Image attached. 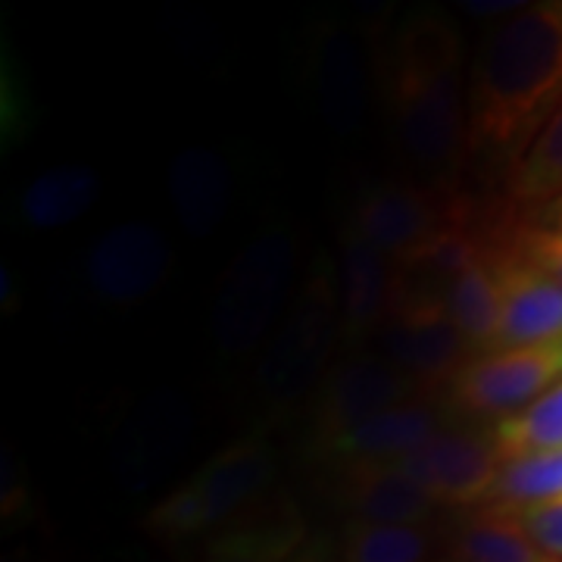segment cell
<instances>
[{
	"label": "cell",
	"instance_id": "cell-26",
	"mask_svg": "<svg viewBox=\"0 0 562 562\" xmlns=\"http://www.w3.org/2000/svg\"><path fill=\"white\" fill-rule=\"evenodd\" d=\"M503 250H509L513 257H519L528 266H535L538 272L550 276L553 281L562 284V235L560 232H550L541 225H531L525 222L519 228H509L506 238L497 241Z\"/></svg>",
	"mask_w": 562,
	"mask_h": 562
},
{
	"label": "cell",
	"instance_id": "cell-25",
	"mask_svg": "<svg viewBox=\"0 0 562 562\" xmlns=\"http://www.w3.org/2000/svg\"><path fill=\"white\" fill-rule=\"evenodd\" d=\"M322 101H325V110L328 116L341 125L347 116H357L362 103V79H360V66H357V54L350 44L338 41L325 57H322Z\"/></svg>",
	"mask_w": 562,
	"mask_h": 562
},
{
	"label": "cell",
	"instance_id": "cell-1",
	"mask_svg": "<svg viewBox=\"0 0 562 562\" xmlns=\"http://www.w3.org/2000/svg\"><path fill=\"white\" fill-rule=\"evenodd\" d=\"M562 103V0L525 3L482 41L465 116L469 150L516 162Z\"/></svg>",
	"mask_w": 562,
	"mask_h": 562
},
{
	"label": "cell",
	"instance_id": "cell-18",
	"mask_svg": "<svg viewBox=\"0 0 562 562\" xmlns=\"http://www.w3.org/2000/svg\"><path fill=\"white\" fill-rule=\"evenodd\" d=\"M101 198V176L88 162H60L25 184L22 220L32 228H66L85 220Z\"/></svg>",
	"mask_w": 562,
	"mask_h": 562
},
{
	"label": "cell",
	"instance_id": "cell-20",
	"mask_svg": "<svg viewBox=\"0 0 562 562\" xmlns=\"http://www.w3.org/2000/svg\"><path fill=\"white\" fill-rule=\"evenodd\" d=\"M457 562H562L543 547L501 506H482L457 528L450 553Z\"/></svg>",
	"mask_w": 562,
	"mask_h": 562
},
{
	"label": "cell",
	"instance_id": "cell-24",
	"mask_svg": "<svg viewBox=\"0 0 562 562\" xmlns=\"http://www.w3.org/2000/svg\"><path fill=\"white\" fill-rule=\"evenodd\" d=\"M553 497H562V447L503 462L501 479L487 506L519 509Z\"/></svg>",
	"mask_w": 562,
	"mask_h": 562
},
{
	"label": "cell",
	"instance_id": "cell-23",
	"mask_svg": "<svg viewBox=\"0 0 562 562\" xmlns=\"http://www.w3.org/2000/svg\"><path fill=\"white\" fill-rule=\"evenodd\" d=\"M428 525L350 522L341 538V562H431Z\"/></svg>",
	"mask_w": 562,
	"mask_h": 562
},
{
	"label": "cell",
	"instance_id": "cell-32",
	"mask_svg": "<svg viewBox=\"0 0 562 562\" xmlns=\"http://www.w3.org/2000/svg\"><path fill=\"white\" fill-rule=\"evenodd\" d=\"M431 562H457L453 557H441V560H431Z\"/></svg>",
	"mask_w": 562,
	"mask_h": 562
},
{
	"label": "cell",
	"instance_id": "cell-21",
	"mask_svg": "<svg viewBox=\"0 0 562 562\" xmlns=\"http://www.w3.org/2000/svg\"><path fill=\"white\" fill-rule=\"evenodd\" d=\"M494 447L501 462L543 453V450H560L562 447V382H557L547 394H541L525 409L506 416L494 428Z\"/></svg>",
	"mask_w": 562,
	"mask_h": 562
},
{
	"label": "cell",
	"instance_id": "cell-27",
	"mask_svg": "<svg viewBox=\"0 0 562 562\" xmlns=\"http://www.w3.org/2000/svg\"><path fill=\"white\" fill-rule=\"evenodd\" d=\"M501 509L522 525L538 547H543L550 557L562 560V497L519 506V509H506V506H501Z\"/></svg>",
	"mask_w": 562,
	"mask_h": 562
},
{
	"label": "cell",
	"instance_id": "cell-31",
	"mask_svg": "<svg viewBox=\"0 0 562 562\" xmlns=\"http://www.w3.org/2000/svg\"><path fill=\"white\" fill-rule=\"evenodd\" d=\"M7 562H29V560H25V557H20V553H16V557H7Z\"/></svg>",
	"mask_w": 562,
	"mask_h": 562
},
{
	"label": "cell",
	"instance_id": "cell-15",
	"mask_svg": "<svg viewBox=\"0 0 562 562\" xmlns=\"http://www.w3.org/2000/svg\"><path fill=\"white\" fill-rule=\"evenodd\" d=\"M438 431H441L438 416L428 403L406 401L375 419L362 422L360 428L347 431L338 441L325 443L322 453H328L331 460H338L347 469L387 465V462H401L413 450H419L422 443L431 441Z\"/></svg>",
	"mask_w": 562,
	"mask_h": 562
},
{
	"label": "cell",
	"instance_id": "cell-4",
	"mask_svg": "<svg viewBox=\"0 0 562 562\" xmlns=\"http://www.w3.org/2000/svg\"><path fill=\"white\" fill-rule=\"evenodd\" d=\"M276 479V453L266 438L247 435L203 462L194 475L166 494L144 519V528L162 541L216 535L235 525L247 506L260 501Z\"/></svg>",
	"mask_w": 562,
	"mask_h": 562
},
{
	"label": "cell",
	"instance_id": "cell-9",
	"mask_svg": "<svg viewBox=\"0 0 562 562\" xmlns=\"http://www.w3.org/2000/svg\"><path fill=\"white\" fill-rule=\"evenodd\" d=\"M469 347L441 301H394L384 322L387 362L416 387H450L465 366Z\"/></svg>",
	"mask_w": 562,
	"mask_h": 562
},
{
	"label": "cell",
	"instance_id": "cell-8",
	"mask_svg": "<svg viewBox=\"0 0 562 562\" xmlns=\"http://www.w3.org/2000/svg\"><path fill=\"white\" fill-rule=\"evenodd\" d=\"M172 244L150 222H116L91 244L85 257V281L98 301L135 306L150 301L172 272Z\"/></svg>",
	"mask_w": 562,
	"mask_h": 562
},
{
	"label": "cell",
	"instance_id": "cell-7",
	"mask_svg": "<svg viewBox=\"0 0 562 562\" xmlns=\"http://www.w3.org/2000/svg\"><path fill=\"white\" fill-rule=\"evenodd\" d=\"M557 382H562V344L497 347L462 366L450 382V401L472 416H497L501 422Z\"/></svg>",
	"mask_w": 562,
	"mask_h": 562
},
{
	"label": "cell",
	"instance_id": "cell-16",
	"mask_svg": "<svg viewBox=\"0 0 562 562\" xmlns=\"http://www.w3.org/2000/svg\"><path fill=\"white\" fill-rule=\"evenodd\" d=\"M344 503L350 522L362 525H428L438 509V503L394 462L347 469Z\"/></svg>",
	"mask_w": 562,
	"mask_h": 562
},
{
	"label": "cell",
	"instance_id": "cell-28",
	"mask_svg": "<svg viewBox=\"0 0 562 562\" xmlns=\"http://www.w3.org/2000/svg\"><path fill=\"white\" fill-rule=\"evenodd\" d=\"M288 562H341V541L331 535H313L294 550V557Z\"/></svg>",
	"mask_w": 562,
	"mask_h": 562
},
{
	"label": "cell",
	"instance_id": "cell-10",
	"mask_svg": "<svg viewBox=\"0 0 562 562\" xmlns=\"http://www.w3.org/2000/svg\"><path fill=\"white\" fill-rule=\"evenodd\" d=\"M438 506H475L482 509L494 497L503 462L487 438L460 431H438L419 450L394 462Z\"/></svg>",
	"mask_w": 562,
	"mask_h": 562
},
{
	"label": "cell",
	"instance_id": "cell-3",
	"mask_svg": "<svg viewBox=\"0 0 562 562\" xmlns=\"http://www.w3.org/2000/svg\"><path fill=\"white\" fill-rule=\"evenodd\" d=\"M297 238L288 225H266L228 260L222 272L210 338L225 357H247L269 344L291 303Z\"/></svg>",
	"mask_w": 562,
	"mask_h": 562
},
{
	"label": "cell",
	"instance_id": "cell-19",
	"mask_svg": "<svg viewBox=\"0 0 562 562\" xmlns=\"http://www.w3.org/2000/svg\"><path fill=\"white\" fill-rule=\"evenodd\" d=\"M443 306H447V316L462 331V338L472 347H487V350L497 347L503 294L497 262H494V244H484L482 254L450 281L443 294Z\"/></svg>",
	"mask_w": 562,
	"mask_h": 562
},
{
	"label": "cell",
	"instance_id": "cell-29",
	"mask_svg": "<svg viewBox=\"0 0 562 562\" xmlns=\"http://www.w3.org/2000/svg\"><path fill=\"white\" fill-rule=\"evenodd\" d=\"M528 222H531V225H541V228H550V232H560L562 235V198L535 206V213H531V220Z\"/></svg>",
	"mask_w": 562,
	"mask_h": 562
},
{
	"label": "cell",
	"instance_id": "cell-2",
	"mask_svg": "<svg viewBox=\"0 0 562 562\" xmlns=\"http://www.w3.org/2000/svg\"><path fill=\"white\" fill-rule=\"evenodd\" d=\"M387 106L397 147L422 169H447L469 147L462 41L450 16L406 22L391 50Z\"/></svg>",
	"mask_w": 562,
	"mask_h": 562
},
{
	"label": "cell",
	"instance_id": "cell-22",
	"mask_svg": "<svg viewBox=\"0 0 562 562\" xmlns=\"http://www.w3.org/2000/svg\"><path fill=\"white\" fill-rule=\"evenodd\" d=\"M509 198L525 206L562 198V103L531 147L509 166Z\"/></svg>",
	"mask_w": 562,
	"mask_h": 562
},
{
	"label": "cell",
	"instance_id": "cell-11",
	"mask_svg": "<svg viewBox=\"0 0 562 562\" xmlns=\"http://www.w3.org/2000/svg\"><path fill=\"white\" fill-rule=\"evenodd\" d=\"M416 384L391 362L375 357H353V360L331 366L316 394L313 406V438L316 447L338 441L341 435L360 428L362 422L375 419L387 409L413 401Z\"/></svg>",
	"mask_w": 562,
	"mask_h": 562
},
{
	"label": "cell",
	"instance_id": "cell-12",
	"mask_svg": "<svg viewBox=\"0 0 562 562\" xmlns=\"http://www.w3.org/2000/svg\"><path fill=\"white\" fill-rule=\"evenodd\" d=\"M494 262L503 294V319L497 347H538L562 344V284L538 272L501 244ZM494 347V350H497Z\"/></svg>",
	"mask_w": 562,
	"mask_h": 562
},
{
	"label": "cell",
	"instance_id": "cell-13",
	"mask_svg": "<svg viewBox=\"0 0 562 562\" xmlns=\"http://www.w3.org/2000/svg\"><path fill=\"white\" fill-rule=\"evenodd\" d=\"M397 262L357 232H344L338 260V294H341V328L350 344L362 341L382 328L394 303Z\"/></svg>",
	"mask_w": 562,
	"mask_h": 562
},
{
	"label": "cell",
	"instance_id": "cell-6",
	"mask_svg": "<svg viewBox=\"0 0 562 562\" xmlns=\"http://www.w3.org/2000/svg\"><path fill=\"white\" fill-rule=\"evenodd\" d=\"M469 201L438 188L379 184L353 210L350 232L375 244L391 260H403L450 232L469 228Z\"/></svg>",
	"mask_w": 562,
	"mask_h": 562
},
{
	"label": "cell",
	"instance_id": "cell-5",
	"mask_svg": "<svg viewBox=\"0 0 562 562\" xmlns=\"http://www.w3.org/2000/svg\"><path fill=\"white\" fill-rule=\"evenodd\" d=\"M338 335H344L338 266L319 260L303 276L279 328L262 347V394L272 403H294L306 397L310 387H319L331 372L328 357Z\"/></svg>",
	"mask_w": 562,
	"mask_h": 562
},
{
	"label": "cell",
	"instance_id": "cell-30",
	"mask_svg": "<svg viewBox=\"0 0 562 562\" xmlns=\"http://www.w3.org/2000/svg\"><path fill=\"white\" fill-rule=\"evenodd\" d=\"M525 3H465L462 10L472 13V16H497V10H522Z\"/></svg>",
	"mask_w": 562,
	"mask_h": 562
},
{
	"label": "cell",
	"instance_id": "cell-17",
	"mask_svg": "<svg viewBox=\"0 0 562 562\" xmlns=\"http://www.w3.org/2000/svg\"><path fill=\"white\" fill-rule=\"evenodd\" d=\"M306 538L310 528L301 513L291 503H281L216 531L206 541L203 562H288Z\"/></svg>",
	"mask_w": 562,
	"mask_h": 562
},
{
	"label": "cell",
	"instance_id": "cell-14",
	"mask_svg": "<svg viewBox=\"0 0 562 562\" xmlns=\"http://www.w3.org/2000/svg\"><path fill=\"white\" fill-rule=\"evenodd\" d=\"M166 194L176 220L191 238L213 235L228 216L235 198L228 162L206 144L184 147L166 169Z\"/></svg>",
	"mask_w": 562,
	"mask_h": 562
}]
</instances>
